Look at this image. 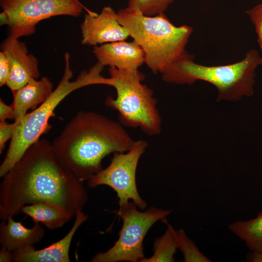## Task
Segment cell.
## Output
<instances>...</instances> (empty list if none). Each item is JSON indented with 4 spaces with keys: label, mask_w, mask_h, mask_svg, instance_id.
<instances>
[{
    "label": "cell",
    "mask_w": 262,
    "mask_h": 262,
    "mask_svg": "<svg viewBox=\"0 0 262 262\" xmlns=\"http://www.w3.org/2000/svg\"><path fill=\"white\" fill-rule=\"evenodd\" d=\"M0 185V219L21 213L23 207L49 203L71 218L88 200L83 181L64 168L51 143L40 139L2 177Z\"/></svg>",
    "instance_id": "cell-1"
},
{
    "label": "cell",
    "mask_w": 262,
    "mask_h": 262,
    "mask_svg": "<svg viewBox=\"0 0 262 262\" xmlns=\"http://www.w3.org/2000/svg\"><path fill=\"white\" fill-rule=\"evenodd\" d=\"M134 142L119 122L94 112L79 111L51 145L62 165L84 181L103 169L106 156L128 151Z\"/></svg>",
    "instance_id": "cell-2"
},
{
    "label": "cell",
    "mask_w": 262,
    "mask_h": 262,
    "mask_svg": "<svg viewBox=\"0 0 262 262\" xmlns=\"http://www.w3.org/2000/svg\"><path fill=\"white\" fill-rule=\"evenodd\" d=\"M118 20L143 49L145 63L154 74L162 73L184 52L193 29L174 25L162 13L147 16L136 7L117 12Z\"/></svg>",
    "instance_id": "cell-3"
},
{
    "label": "cell",
    "mask_w": 262,
    "mask_h": 262,
    "mask_svg": "<svg viewBox=\"0 0 262 262\" xmlns=\"http://www.w3.org/2000/svg\"><path fill=\"white\" fill-rule=\"evenodd\" d=\"M262 65L257 50L248 51L245 58L235 63L216 66L197 64L186 51L162 73L168 83L192 84L201 80L213 85L218 91L216 100L236 101L254 93L255 71Z\"/></svg>",
    "instance_id": "cell-4"
},
{
    "label": "cell",
    "mask_w": 262,
    "mask_h": 262,
    "mask_svg": "<svg viewBox=\"0 0 262 262\" xmlns=\"http://www.w3.org/2000/svg\"><path fill=\"white\" fill-rule=\"evenodd\" d=\"M109 78H103V84L114 87L116 97H108L105 104L118 112L119 122L130 128H140L148 135H158L162 130V119L157 107L153 91L142 84L145 76L139 70L126 71L114 67L109 69Z\"/></svg>",
    "instance_id": "cell-5"
},
{
    "label": "cell",
    "mask_w": 262,
    "mask_h": 262,
    "mask_svg": "<svg viewBox=\"0 0 262 262\" xmlns=\"http://www.w3.org/2000/svg\"><path fill=\"white\" fill-rule=\"evenodd\" d=\"M65 68L63 76L57 87L48 98L38 107L27 113L16 123L14 133L0 166V177H2L21 159L27 149L40 139L50 126L49 120L58 104L73 91L93 85L92 71L80 73L76 80L71 81L73 72L70 67V55H65Z\"/></svg>",
    "instance_id": "cell-6"
},
{
    "label": "cell",
    "mask_w": 262,
    "mask_h": 262,
    "mask_svg": "<svg viewBox=\"0 0 262 262\" xmlns=\"http://www.w3.org/2000/svg\"><path fill=\"white\" fill-rule=\"evenodd\" d=\"M133 202H128L112 211L123 221L119 237L114 245L104 252H99L92 262H141L145 258L143 242L151 227L159 220L171 213V210H164L152 206L144 212L137 209Z\"/></svg>",
    "instance_id": "cell-7"
},
{
    "label": "cell",
    "mask_w": 262,
    "mask_h": 262,
    "mask_svg": "<svg viewBox=\"0 0 262 262\" xmlns=\"http://www.w3.org/2000/svg\"><path fill=\"white\" fill-rule=\"evenodd\" d=\"M8 17L10 35L33 34L40 21L57 16H80L83 6L77 0H0Z\"/></svg>",
    "instance_id": "cell-8"
},
{
    "label": "cell",
    "mask_w": 262,
    "mask_h": 262,
    "mask_svg": "<svg viewBox=\"0 0 262 262\" xmlns=\"http://www.w3.org/2000/svg\"><path fill=\"white\" fill-rule=\"evenodd\" d=\"M147 145L146 141L140 139L134 141L127 153H115L110 164L88 180V187L107 185L116 192L119 206L132 199L140 209H145L147 203L137 189L136 172L140 158Z\"/></svg>",
    "instance_id": "cell-9"
},
{
    "label": "cell",
    "mask_w": 262,
    "mask_h": 262,
    "mask_svg": "<svg viewBox=\"0 0 262 262\" xmlns=\"http://www.w3.org/2000/svg\"><path fill=\"white\" fill-rule=\"evenodd\" d=\"M81 29L83 45L96 46L123 41L130 36L128 31L119 22L117 13L109 6L104 7L99 14L88 12Z\"/></svg>",
    "instance_id": "cell-10"
},
{
    "label": "cell",
    "mask_w": 262,
    "mask_h": 262,
    "mask_svg": "<svg viewBox=\"0 0 262 262\" xmlns=\"http://www.w3.org/2000/svg\"><path fill=\"white\" fill-rule=\"evenodd\" d=\"M10 35L1 44V50L7 56L11 71L6 85L13 92L40 75L37 59L28 53L26 44Z\"/></svg>",
    "instance_id": "cell-11"
},
{
    "label": "cell",
    "mask_w": 262,
    "mask_h": 262,
    "mask_svg": "<svg viewBox=\"0 0 262 262\" xmlns=\"http://www.w3.org/2000/svg\"><path fill=\"white\" fill-rule=\"evenodd\" d=\"M93 52L98 63L126 71H136L145 63V53L135 41H123L96 46Z\"/></svg>",
    "instance_id": "cell-12"
},
{
    "label": "cell",
    "mask_w": 262,
    "mask_h": 262,
    "mask_svg": "<svg viewBox=\"0 0 262 262\" xmlns=\"http://www.w3.org/2000/svg\"><path fill=\"white\" fill-rule=\"evenodd\" d=\"M74 224L61 240L43 249L36 250L28 246L13 252L14 262H69V249L74 234L80 226L88 218L82 210H79Z\"/></svg>",
    "instance_id": "cell-13"
},
{
    "label": "cell",
    "mask_w": 262,
    "mask_h": 262,
    "mask_svg": "<svg viewBox=\"0 0 262 262\" xmlns=\"http://www.w3.org/2000/svg\"><path fill=\"white\" fill-rule=\"evenodd\" d=\"M2 220L0 224V244L2 247L12 252L26 246H33L45 235V230L39 223H35L32 228L24 227L21 221L13 218Z\"/></svg>",
    "instance_id": "cell-14"
},
{
    "label": "cell",
    "mask_w": 262,
    "mask_h": 262,
    "mask_svg": "<svg viewBox=\"0 0 262 262\" xmlns=\"http://www.w3.org/2000/svg\"><path fill=\"white\" fill-rule=\"evenodd\" d=\"M53 84L47 77L40 80L31 79L25 85L13 92L12 106L15 114V120L27 113L28 110L35 109L44 102L53 91Z\"/></svg>",
    "instance_id": "cell-15"
},
{
    "label": "cell",
    "mask_w": 262,
    "mask_h": 262,
    "mask_svg": "<svg viewBox=\"0 0 262 262\" xmlns=\"http://www.w3.org/2000/svg\"><path fill=\"white\" fill-rule=\"evenodd\" d=\"M21 212L30 216L34 223H41L49 229L60 228L72 218L59 208L44 202L25 206Z\"/></svg>",
    "instance_id": "cell-16"
},
{
    "label": "cell",
    "mask_w": 262,
    "mask_h": 262,
    "mask_svg": "<svg viewBox=\"0 0 262 262\" xmlns=\"http://www.w3.org/2000/svg\"><path fill=\"white\" fill-rule=\"evenodd\" d=\"M228 228L234 235L245 243L249 250L262 251V211L252 219L232 222Z\"/></svg>",
    "instance_id": "cell-17"
},
{
    "label": "cell",
    "mask_w": 262,
    "mask_h": 262,
    "mask_svg": "<svg viewBox=\"0 0 262 262\" xmlns=\"http://www.w3.org/2000/svg\"><path fill=\"white\" fill-rule=\"evenodd\" d=\"M167 225V229L161 237L156 238L153 244V255L149 258H145L141 262H175L174 255L178 248L177 231L166 218L162 220Z\"/></svg>",
    "instance_id": "cell-18"
},
{
    "label": "cell",
    "mask_w": 262,
    "mask_h": 262,
    "mask_svg": "<svg viewBox=\"0 0 262 262\" xmlns=\"http://www.w3.org/2000/svg\"><path fill=\"white\" fill-rule=\"evenodd\" d=\"M178 248L183 256L185 262H211L212 261L200 251L194 242L189 238L183 229L176 230Z\"/></svg>",
    "instance_id": "cell-19"
},
{
    "label": "cell",
    "mask_w": 262,
    "mask_h": 262,
    "mask_svg": "<svg viewBox=\"0 0 262 262\" xmlns=\"http://www.w3.org/2000/svg\"><path fill=\"white\" fill-rule=\"evenodd\" d=\"M176 0H130L128 6L136 7L145 15L153 16L164 12Z\"/></svg>",
    "instance_id": "cell-20"
},
{
    "label": "cell",
    "mask_w": 262,
    "mask_h": 262,
    "mask_svg": "<svg viewBox=\"0 0 262 262\" xmlns=\"http://www.w3.org/2000/svg\"><path fill=\"white\" fill-rule=\"evenodd\" d=\"M246 13L255 26L258 42L262 51V2L247 10Z\"/></svg>",
    "instance_id": "cell-21"
},
{
    "label": "cell",
    "mask_w": 262,
    "mask_h": 262,
    "mask_svg": "<svg viewBox=\"0 0 262 262\" xmlns=\"http://www.w3.org/2000/svg\"><path fill=\"white\" fill-rule=\"evenodd\" d=\"M16 123H9L6 121L0 122V153L1 154L6 143L12 138Z\"/></svg>",
    "instance_id": "cell-22"
},
{
    "label": "cell",
    "mask_w": 262,
    "mask_h": 262,
    "mask_svg": "<svg viewBox=\"0 0 262 262\" xmlns=\"http://www.w3.org/2000/svg\"><path fill=\"white\" fill-rule=\"evenodd\" d=\"M11 67L6 55L2 51L0 52V85H6L10 76Z\"/></svg>",
    "instance_id": "cell-23"
},
{
    "label": "cell",
    "mask_w": 262,
    "mask_h": 262,
    "mask_svg": "<svg viewBox=\"0 0 262 262\" xmlns=\"http://www.w3.org/2000/svg\"><path fill=\"white\" fill-rule=\"evenodd\" d=\"M7 119L15 120V114L12 105L6 104L3 100H0V121H4Z\"/></svg>",
    "instance_id": "cell-24"
},
{
    "label": "cell",
    "mask_w": 262,
    "mask_h": 262,
    "mask_svg": "<svg viewBox=\"0 0 262 262\" xmlns=\"http://www.w3.org/2000/svg\"><path fill=\"white\" fill-rule=\"evenodd\" d=\"M13 252L1 247L0 250V262H13Z\"/></svg>",
    "instance_id": "cell-25"
},
{
    "label": "cell",
    "mask_w": 262,
    "mask_h": 262,
    "mask_svg": "<svg viewBox=\"0 0 262 262\" xmlns=\"http://www.w3.org/2000/svg\"><path fill=\"white\" fill-rule=\"evenodd\" d=\"M246 259L249 262H262V251H251L247 254Z\"/></svg>",
    "instance_id": "cell-26"
},
{
    "label": "cell",
    "mask_w": 262,
    "mask_h": 262,
    "mask_svg": "<svg viewBox=\"0 0 262 262\" xmlns=\"http://www.w3.org/2000/svg\"><path fill=\"white\" fill-rule=\"evenodd\" d=\"M129 0H128V1H129Z\"/></svg>",
    "instance_id": "cell-27"
}]
</instances>
